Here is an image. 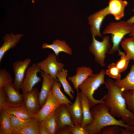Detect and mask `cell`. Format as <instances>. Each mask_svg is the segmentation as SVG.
Wrapping results in <instances>:
<instances>
[{"instance_id": "cell-20", "label": "cell", "mask_w": 134, "mask_h": 134, "mask_svg": "<svg viewBox=\"0 0 134 134\" xmlns=\"http://www.w3.org/2000/svg\"><path fill=\"white\" fill-rule=\"evenodd\" d=\"M83 115L81 127L84 128L92 123L93 119L90 110L89 102L87 98L81 92H79Z\"/></svg>"}, {"instance_id": "cell-32", "label": "cell", "mask_w": 134, "mask_h": 134, "mask_svg": "<svg viewBox=\"0 0 134 134\" xmlns=\"http://www.w3.org/2000/svg\"><path fill=\"white\" fill-rule=\"evenodd\" d=\"M107 69L105 70L106 74L109 77L119 80L121 79V75L117 67L116 63H112L107 66Z\"/></svg>"}, {"instance_id": "cell-19", "label": "cell", "mask_w": 134, "mask_h": 134, "mask_svg": "<svg viewBox=\"0 0 134 134\" xmlns=\"http://www.w3.org/2000/svg\"><path fill=\"white\" fill-rule=\"evenodd\" d=\"M7 99L8 103L18 105L23 103V94L14 88L13 83H9L3 87Z\"/></svg>"}, {"instance_id": "cell-35", "label": "cell", "mask_w": 134, "mask_h": 134, "mask_svg": "<svg viewBox=\"0 0 134 134\" xmlns=\"http://www.w3.org/2000/svg\"><path fill=\"white\" fill-rule=\"evenodd\" d=\"M8 103L7 96L3 87L0 88V110L5 109Z\"/></svg>"}, {"instance_id": "cell-36", "label": "cell", "mask_w": 134, "mask_h": 134, "mask_svg": "<svg viewBox=\"0 0 134 134\" xmlns=\"http://www.w3.org/2000/svg\"><path fill=\"white\" fill-rule=\"evenodd\" d=\"M70 133L71 134H88L84 128L76 126L71 128Z\"/></svg>"}, {"instance_id": "cell-11", "label": "cell", "mask_w": 134, "mask_h": 134, "mask_svg": "<svg viewBox=\"0 0 134 134\" xmlns=\"http://www.w3.org/2000/svg\"><path fill=\"white\" fill-rule=\"evenodd\" d=\"M54 114L58 124V130L67 127H73L75 126L67 106L61 105Z\"/></svg>"}, {"instance_id": "cell-22", "label": "cell", "mask_w": 134, "mask_h": 134, "mask_svg": "<svg viewBox=\"0 0 134 134\" xmlns=\"http://www.w3.org/2000/svg\"><path fill=\"white\" fill-rule=\"evenodd\" d=\"M114 82L123 92L134 90V63L131 66L130 72L125 78L116 80Z\"/></svg>"}, {"instance_id": "cell-2", "label": "cell", "mask_w": 134, "mask_h": 134, "mask_svg": "<svg viewBox=\"0 0 134 134\" xmlns=\"http://www.w3.org/2000/svg\"><path fill=\"white\" fill-rule=\"evenodd\" d=\"M109 110V108L105 102L91 108L90 111L93 121L84 128L88 134H100L102 129L108 126L117 125L126 128L134 126L124 123L121 119H116L110 114Z\"/></svg>"}, {"instance_id": "cell-4", "label": "cell", "mask_w": 134, "mask_h": 134, "mask_svg": "<svg viewBox=\"0 0 134 134\" xmlns=\"http://www.w3.org/2000/svg\"><path fill=\"white\" fill-rule=\"evenodd\" d=\"M132 26V25L124 20L111 22L106 26L102 34H111L110 39L112 43V47L108 52V54H113L117 51L119 54L121 52L120 49V44L125 36L130 33Z\"/></svg>"}, {"instance_id": "cell-16", "label": "cell", "mask_w": 134, "mask_h": 134, "mask_svg": "<svg viewBox=\"0 0 134 134\" xmlns=\"http://www.w3.org/2000/svg\"><path fill=\"white\" fill-rule=\"evenodd\" d=\"M128 2L123 0H110L107 6L109 14L113 16L115 19L119 20L124 15L125 7Z\"/></svg>"}, {"instance_id": "cell-23", "label": "cell", "mask_w": 134, "mask_h": 134, "mask_svg": "<svg viewBox=\"0 0 134 134\" xmlns=\"http://www.w3.org/2000/svg\"><path fill=\"white\" fill-rule=\"evenodd\" d=\"M0 134H12L10 114L5 109L0 110Z\"/></svg>"}, {"instance_id": "cell-13", "label": "cell", "mask_w": 134, "mask_h": 134, "mask_svg": "<svg viewBox=\"0 0 134 134\" xmlns=\"http://www.w3.org/2000/svg\"><path fill=\"white\" fill-rule=\"evenodd\" d=\"M42 78L41 89L39 95V101L41 107L47 99L52 90L54 83L55 80L49 75L41 72L40 74Z\"/></svg>"}, {"instance_id": "cell-25", "label": "cell", "mask_w": 134, "mask_h": 134, "mask_svg": "<svg viewBox=\"0 0 134 134\" xmlns=\"http://www.w3.org/2000/svg\"><path fill=\"white\" fill-rule=\"evenodd\" d=\"M61 84L59 80H55L52 89V93L58 102L61 104L69 106L72 103L66 96L61 91Z\"/></svg>"}, {"instance_id": "cell-10", "label": "cell", "mask_w": 134, "mask_h": 134, "mask_svg": "<svg viewBox=\"0 0 134 134\" xmlns=\"http://www.w3.org/2000/svg\"><path fill=\"white\" fill-rule=\"evenodd\" d=\"M109 15L107 6H106L90 15L88 18L90 30L92 36L102 37L100 32L102 23L106 16Z\"/></svg>"}, {"instance_id": "cell-29", "label": "cell", "mask_w": 134, "mask_h": 134, "mask_svg": "<svg viewBox=\"0 0 134 134\" xmlns=\"http://www.w3.org/2000/svg\"><path fill=\"white\" fill-rule=\"evenodd\" d=\"M10 120L13 128L12 134L22 129L32 119H24L10 114Z\"/></svg>"}, {"instance_id": "cell-15", "label": "cell", "mask_w": 134, "mask_h": 134, "mask_svg": "<svg viewBox=\"0 0 134 134\" xmlns=\"http://www.w3.org/2000/svg\"><path fill=\"white\" fill-rule=\"evenodd\" d=\"M79 91L73 103L67 106L68 108L75 126H81L83 115Z\"/></svg>"}, {"instance_id": "cell-12", "label": "cell", "mask_w": 134, "mask_h": 134, "mask_svg": "<svg viewBox=\"0 0 134 134\" xmlns=\"http://www.w3.org/2000/svg\"><path fill=\"white\" fill-rule=\"evenodd\" d=\"M39 92L36 88L30 92L22 94L23 104L30 112L35 114L41 108L39 101Z\"/></svg>"}, {"instance_id": "cell-5", "label": "cell", "mask_w": 134, "mask_h": 134, "mask_svg": "<svg viewBox=\"0 0 134 134\" xmlns=\"http://www.w3.org/2000/svg\"><path fill=\"white\" fill-rule=\"evenodd\" d=\"M110 39L108 35L103 37L101 41L92 36V42L88 48L89 52L94 55L95 61L102 67L105 66L106 55L112 46Z\"/></svg>"}, {"instance_id": "cell-17", "label": "cell", "mask_w": 134, "mask_h": 134, "mask_svg": "<svg viewBox=\"0 0 134 134\" xmlns=\"http://www.w3.org/2000/svg\"><path fill=\"white\" fill-rule=\"evenodd\" d=\"M23 36L22 34L15 35L11 33L5 35L2 37L4 43L0 48V62L5 53L10 49L15 47Z\"/></svg>"}, {"instance_id": "cell-7", "label": "cell", "mask_w": 134, "mask_h": 134, "mask_svg": "<svg viewBox=\"0 0 134 134\" xmlns=\"http://www.w3.org/2000/svg\"><path fill=\"white\" fill-rule=\"evenodd\" d=\"M41 70L36 63H34L28 67L21 86L22 93L25 94L31 91L34 86L41 81V78L37 75Z\"/></svg>"}, {"instance_id": "cell-27", "label": "cell", "mask_w": 134, "mask_h": 134, "mask_svg": "<svg viewBox=\"0 0 134 134\" xmlns=\"http://www.w3.org/2000/svg\"><path fill=\"white\" fill-rule=\"evenodd\" d=\"M120 44L129 59L134 61V38L130 37L125 38Z\"/></svg>"}, {"instance_id": "cell-1", "label": "cell", "mask_w": 134, "mask_h": 134, "mask_svg": "<svg viewBox=\"0 0 134 134\" xmlns=\"http://www.w3.org/2000/svg\"><path fill=\"white\" fill-rule=\"evenodd\" d=\"M105 84L107 91L103 96L104 101L109 108L110 113L114 117L121 118L123 122L128 124L134 114L127 107L123 91L111 79H107Z\"/></svg>"}, {"instance_id": "cell-34", "label": "cell", "mask_w": 134, "mask_h": 134, "mask_svg": "<svg viewBox=\"0 0 134 134\" xmlns=\"http://www.w3.org/2000/svg\"><path fill=\"white\" fill-rule=\"evenodd\" d=\"M123 128L117 125L107 126L102 129L100 134H122Z\"/></svg>"}, {"instance_id": "cell-9", "label": "cell", "mask_w": 134, "mask_h": 134, "mask_svg": "<svg viewBox=\"0 0 134 134\" xmlns=\"http://www.w3.org/2000/svg\"><path fill=\"white\" fill-rule=\"evenodd\" d=\"M31 61V59L27 58L23 60L15 61L12 64V68L14 74L13 84L15 88L19 92L21 90L26 71Z\"/></svg>"}, {"instance_id": "cell-14", "label": "cell", "mask_w": 134, "mask_h": 134, "mask_svg": "<svg viewBox=\"0 0 134 134\" xmlns=\"http://www.w3.org/2000/svg\"><path fill=\"white\" fill-rule=\"evenodd\" d=\"M76 74L69 76L68 79L73 84L74 89L79 91V87L81 83L89 76L93 74V71L89 67L82 66L78 67Z\"/></svg>"}, {"instance_id": "cell-18", "label": "cell", "mask_w": 134, "mask_h": 134, "mask_svg": "<svg viewBox=\"0 0 134 134\" xmlns=\"http://www.w3.org/2000/svg\"><path fill=\"white\" fill-rule=\"evenodd\" d=\"M10 114L24 119H29L35 118V114L29 111L23 103L12 105L8 103L5 109Z\"/></svg>"}, {"instance_id": "cell-37", "label": "cell", "mask_w": 134, "mask_h": 134, "mask_svg": "<svg viewBox=\"0 0 134 134\" xmlns=\"http://www.w3.org/2000/svg\"><path fill=\"white\" fill-rule=\"evenodd\" d=\"M39 134H48L43 122H39Z\"/></svg>"}, {"instance_id": "cell-26", "label": "cell", "mask_w": 134, "mask_h": 134, "mask_svg": "<svg viewBox=\"0 0 134 134\" xmlns=\"http://www.w3.org/2000/svg\"><path fill=\"white\" fill-rule=\"evenodd\" d=\"M39 121L35 118L31 119L22 129L14 134H39Z\"/></svg>"}, {"instance_id": "cell-38", "label": "cell", "mask_w": 134, "mask_h": 134, "mask_svg": "<svg viewBox=\"0 0 134 134\" xmlns=\"http://www.w3.org/2000/svg\"><path fill=\"white\" fill-rule=\"evenodd\" d=\"M133 11H134V8L133 10ZM129 24L132 25L134 24V15L131 17L130 18L126 21Z\"/></svg>"}, {"instance_id": "cell-28", "label": "cell", "mask_w": 134, "mask_h": 134, "mask_svg": "<svg viewBox=\"0 0 134 134\" xmlns=\"http://www.w3.org/2000/svg\"><path fill=\"white\" fill-rule=\"evenodd\" d=\"M42 122L48 134H57L58 127L54 113Z\"/></svg>"}, {"instance_id": "cell-6", "label": "cell", "mask_w": 134, "mask_h": 134, "mask_svg": "<svg viewBox=\"0 0 134 134\" xmlns=\"http://www.w3.org/2000/svg\"><path fill=\"white\" fill-rule=\"evenodd\" d=\"M57 56L54 53L50 54L45 59L36 64L41 70L58 80L56 77L57 73L64 69V65L57 61Z\"/></svg>"}, {"instance_id": "cell-8", "label": "cell", "mask_w": 134, "mask_h": 134, "mask_svg": "<svg viewBox=\"0 0 134 134\" xmlns=\"http://www.w3.org/2000/svg\"><path fill=\"white\" fill-rule=\"evenodd\" d=\"M61 105L54 96L52 90L44 103L35 114V118L39 122L43 121L53 114Z\"/></svg>"}, {"instance_id": "cell-21", "label": "cell", "mask_w": 134, "mask_h": 134, "mask_svg": "<svg viewBox=\"0 0 134 134\" xmlns=\"http://www.w3.org/2000/svg\"><path fill=\"white\" fill-rule=\"evenodd\" d=\"M43 49H49L53 51L54 53L57 56L61 52H64L68 55L72 54V49L67 44L65 41L57 39L50 44L43 43L42 47Z\"/></svg>"}, {"instance_id": "cell-40", "label": "cell", "mask_w": 134, "mask_h": 134, "mask_svg": "<svg viewBox=\"0 0 134 134\" xmlns=\"http://www.w3.org/2000/svg\"><path fill=\"white\" fill-rule=\"evenodd\" d=\"M128 124L131 126H134V114L132 119Z\"/></svg>"}, {"instance_id": "cell-39", "label": "cell", "mask_w": 134, "mask_h": 134, "mask_svg": "<svg viewBox=\"0 0 134 134\" xmlns=\"http://www.w3.org/2000/svg\"><path fill=\"white\" fill-rule=\"evenodd\" d=\"M130 37L134 38V24L132 25V29L130 33L129 34Z\"/></svg>"}, {"instance_id": "cell-31", "label": "cell", "mask_w": 134, "mask_h": 134, "mask_svg": "<svg viewBox=\"0 0 134 134\" xmlns=\"http://www.w3.org/2000/svg\"><path fill=\"white\" fill-rule=\"evenodd\" d=\"M119 55L121 56L120 58L116 62V65L119 72L121 73L125 71L127 68L130 60L125 53L122 52Z\"/></svg>"}, {"instance_id": "cell-33", "label": "cell", "mask_w": 134, "mask_h": 134, "mask_svg": "<svg viewBox=\"0 0 134 134\" xmlns=\"http://www.w3.org/2000/svg\"><path fill=\"white\" fill-rule=\"evenodd\" d=\"M13 79L10 73L5 69H0V88L2 87L6 84L13 83Z\"/></svg>"}, {"instance_id": "cell-3", "label": "cell", "mask_w": 134, "mask_h": 134, "mask_svg": "<svg viewBox=\"0 0 134 134\" xmlns=\"http://www.w3.org/2000/svg\"><path fill=\"white\" fill-rule=\"evenodd\" d=\"M105 70L102 69L98 73L93 74L88 77L79 86V89L89 100L91 108L96 105L104 102V97L98 100L93 97L95 92L100 86L105 84Z\"/></svg>"}, {"instance_id": "cell-24", "label": "cell", "mask_w": 134, "mask_h": 134, "mask_svg": "<svg viewBox=\"0 0 134 134\" xmlns=\"http://www.w3.org/2000/svg\"><path fill=\"white\" fill-rule=\"evenodd\" d=\"M67 70L64 69L57 73L56 77L62 85L65 92L71 100H73L74 93L72 87L67 80Z\"/></svg>"}, {"instance_id": "cell-30", "label": "cell", "mask_w": 134, "mask_h": 134, "mask_svg": "<svg viewBox=\"0 0 134 134\" xmlns=\"http://www.w3.org/2000/svg\"><path fill=\"white\" fill-rule=\"evenodd\" d=\"M123 94L128 109L134 114V90L125 91Z\"/></svg>"}]
</instances>
